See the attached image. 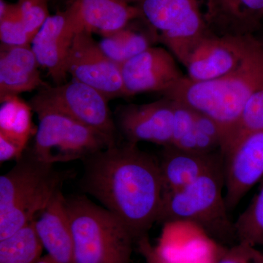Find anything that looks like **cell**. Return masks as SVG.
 Here are the masks:
<instances>
[{
    "label": "cell",
    "mask_w": 263,
    "mask_h": 263,
    "mask_svg": "<svg viewBox=\"0 0 263 263\" xmlns=\"http://www.w3.org/2000/svg\"><path fill=\"white\" fill-rule=\"evenodd\" d=\"M81 187L122 221L137 241L158 220L163 185L159 161L125 141L82 160Z\"/></svg>",
    "instance_id": "1"
},
{
    "label": "cell",
    "mask_w": 263,
    "mask_h": 263,
    "mask_svg": "<svg viewBox=\"0 0 263 263\" xmlns=\"http://www.w3.org/2000/svg\"><path fill=\"white\" fill-rule=\"evenodd\" d=\"M262 89L263 41L253 35L234 70L203 82H195L185 76L164 97L214 119L222 132V148L247 102Z\"/></svg>",
    "instance_id": "2"
},
{
    "label": "cell",
    "mask_w": 263,
    "mask_h": 263,
    "mask_svg": "<svg viewBox=\"0 0 263 263\" xmlns=\"http://www.w3.org/2000/svg\"><path fill=\"white\" fill-rule=\"evenodd\" d=\"M63 181L53 164L38 160L27 148L0 177V240L32 222Z\"/></svg>",
    "instance_id": "3"
},
{
    "label": "cell",
    "mask_w": 263,
    "mask_h": 263,
    "mask_svg": "<svg viewBox=\"0 0 263 263\" xmlns=\"http://www.w3.org/2000/svg\"><path fill=\"white\" fill-rule=\"evenodd\" d=\"M72 238V263H130L136 238L122 221L84 195L66 198Z\"/></svg>",
    "instance_id": "4"
},
{
    "label": "cell",
    "mask_w": 263,
    "mask_h": 263,
    "mask_svg": "<svg viewBox=\"0 0 263 263\" xmlns=\"http://www.w3.org/2000/svg\"><path fill=\"white\" fill-rule=\"evenodd\" d=\"M224 187L223 166L184 187L163 193L157 221H189L200 227L213 239L237 241L234 222L230 221L223 195Z\"/></svg>",
    "instance_id": "5"
},
{
    "label": "cell",
    "mask_w": 263,
    "mask_h": 263,
    "mask_svg": "<svg viewBox=\"0 0 263 263\" xmlns=\"http://www.w3.org/2000/svg\"><path fill=\"white\" fill-rule=\"evenodd\" d=\"M141 20L184 65L197 43L209 34L202 0H136Z\"/></svg>",
    "instance_id": "6"
},
{
    "label": "cell",
    "mask_w": 263,
    "mask_h": 263,
    "mask_svg": "<svg viewBox=\"0 0 263 263\" xmlns=\"http://www.w3.org/2000/svg\"><path fill=\"white\" fill-rule=\"evenodd\" d=\"M36 114L37 132L32 146L27 148L45 163L84 160L117 143L65 114L53 110H41Z\"/></svg>",
    "instance_id": "7"
},
{
    "label": "cell",
    "mask_w": 263,
    "mask_h": 263,
    "mask_svg": "<svg viewBox=\"0 0 263 263\" xmlns=\"http://www.w3.org/2000/svg\"><path fill=\"white\" fill-rule=\"evenodd\" d=\"M108 103L101 93L73 79L40 89L29 102L34 113L53 110L65 114L117 142V125Z\"/></svg>",
    "instance_id": "8"
},
{
    "label": "cell",
    "mask_w": 263,
    "mask_h": 263,
    "mask_svg": "<svg viewBox=\"0 0 263 263\" xmlns=\"http://www.w3.org/2000/svg\"><path fill=\"white\" fill-rule=\"evenodd\" d=\"M136 245L147 263H216L224 249L200 227L184 221L165 223L156 247L147 235Z\"/></svg>",
    "instance_id": "9"
},
{
    "label": "cell",
    "mask_w": 263,
    "mask_h": 263,
    "mask_svg": "<svg viewBox=\"0 0 263 263\" xmlns=\"http://www.w3.org/2000/svg\"><path fill=\"white\" fill-rule=\"evenodd\" d=\"M67 72L72 79L93 88L107 100L127 97L121 70L88 31H79L72 43Z\"/></svg>",
    "instance_id": "10"
},
{
    "label": "cell",
    "mask_w": 263,
    "mask_h": 263,
    "mask_svg": "<svg viewBox=\"0 0 263 263\" xmlns=\"http://www.w3.org/2000/svg\"><path fill=\"white\" fill-rule=\"evenodd\" d=\"M81 30L75 8L68 3L65 10L48 17L31 42L40 67L47 71L57 85L65 83L69 54L76 34Z\"/></svg>",
    "instance_id": "11"
},
{
    "label": "cell",
    "mask_w": 263,
    "mask_h": 263,
    "mask_svg": "<svg viewBox=\"0 0 263 263\" xmlns=\"http://www.w3.org/2000/svg\"><path fill=\"white\" fill-rule=\"evenodd\" d=\"M253 35L218 36L209 33L189 54L184 65L186 77L203 82L230 73L243 60Z\"/></svg>",
    "instance_id": "12"
},
{
    "label": "cell",
    "mask_w": 263,
    "mask_h": 263,
    "mask_svg": "<svg viewBox=\"0 0 263 263\" xmlns=\"http://www.w3.org/2000/svg\"><path fill=\"white\" fill-rule=\"evenodd\" d=\"M174 117V101L164 97L150 103L121 107L115 123L126 141L136 144L148 142L166 147L172 144Z\"/></svg>",
    "instance_id": "13"
},
{
    "label": "cell",
    "mask_w": 263,
    "mask_h": 263,
    "mask_svg": "<svg viewBox=\"0 0 263 263\" xmlns=\"http://www.w3.org/2000/svg\"><path fill=\"white\" fill-rule=\"evenodd\" d=\"M169 50L152 46L121 66L127 97L141 93L166 94L184 75Z\"/></svg>",
    "instance_id": "14"
},
{
    "label": "cell",
    "mask_w": 263,
    "mask_h": 263,
    "mask_svg": "<svg viewBox=\"0 0 263 263\" xmlns=\"http://www.w3.org/2000/svg\"><path fill=\"white\" fill-rule=\"evenodd\" d=\"M224 174V199L230 212L263 178V130L245 137L227 153Z\"/></svg>",
    "instance_id": "15"
},
{
    "label": "cell",
    "mask_w": 263,
    "mask_h": 263,
    "mask_svg": "<svg viewBox=\"0 0 263 263\" xmlns=\"http://www.w3.org/2000/svg\"><path fill=\"white\" fill-rule=\"evenodd\" d=\"M204 18L211 34H254L263 18V0H202Z\"/></svg>",
    "instance_id": "16"
},
{
    "label": "cell",
    "mask_w": 263,
    "mask_h": 263,
    "mask_svg": "<svg viewBox=\"0 0 263 263\" xmlns=\"http://www.w3.org/2000/svg\"><path fill=\"white\" fill-rule=\"evenodd\" d=\"M43 249L55 262L72 263L73 238L66 197L57 190L47 205L33 219Z\"/></svg>",
    "instance_id": "17"
},
{
    "label": "cell",
    "mask_w": 263,
    "mask_h": 263,
    "mask_svg": "<svg viewBox=\"0 0 263 263\" xmlns=\"http://www.w3.org/2000/svg\"><path fill=\"white\" fill-rule=\"evenodd\" d=\"M163 185V193L176 191L187 186L200 176L224 166L220 152L200 154L164 147L159 161Z\"/></svg>",
    "instance_id": "18"
},
{
    "label": "cell",
    "mask_w": 263,
    "mask_h": 263,
    "mask_svg": "<svg viewBox=\"0 0 263 263\" xmlns=\"http://www.w3.org/2000/svg\"><path fill=\"white\" fill-rule=\"evenodd\" d=\"M84 30L103 37L127 27L141 18L133 0H70Z\"/></svg>",
    "instance_id": "19"
},
{
    "label": "cell",
    "mask_w": 263,
    "mask_h": 263,
    "mask_svg": "<svg viewBox=\"0 0 263 263\" xmlns=\"http://www.w3.org/2000/svg\"><path fill=\"white\" fill-rule=\"evenodd\" d=\"M40 65L30 46L0 50V100L41 89L48 85L41 79Z\"/></svg>",
    "instance_id": "20"
},
{
    "label": "cell",
    "mask_w": 263,
    "mask_h": 263,
    "mask_svg": "<svg viewBox=\"0 0 263 263\" xmlns=\"http://www.w3.org/2000/svg\"><path fill=\"white\" fill-rule=\"evenodd\" d=\"M133 22L124 28L103 37L99 43L104 53L119 66L152 47L153 43L157 41L148 27L146 30L137 29L132 26Z\"/></svg>",
    "instance_id": "21"
},
{
    "label": "cell",
    "mask_w": 263,
    "mask_h": 263,
    "mask_svg": "<svg viewBox=\"0 0 263 263\" xmlns=\"http://www.w3.org/2000/svg\"><path fill=\"white\" fill-rule=\"evenodd\" d=\"M0 100V135L27 148L31 137L37 132L33 124L30 105L18 95H10Z\"/></svg>",
    "instance_id": "22"
},
{
    "label": "cell",
    "mask_w": 263,
    "mask_h": 263,
    "mask_svg": "<svg viewBox=\"0 0 263 263\" xmlns=\"http://www.w3.org/2000/svg\"><path fill=\"white\" fill-rule=\"evenodd\" d=\"M43 249L32 221L0 240V263H37L42 257Z\"/></svg>",
    "instance_id": "23"
},
{
    "label": "cell",
    "mask_w": 263,
    "mask_h": 263,
    "mask_svg": "<svg viewBox=\"0 0 263 263\" xmlns=\"http://www.w3.org/2000/svg\"><path fill=\"white\" fill-rule=\"evenodd\" d=\"M258 192L234 222L237 243L263 247V178Z\"/></svg>",
    "instance_id": "24"
},
{
    "label": "cell",
    "mask_w": 263,
    "mask_h": 263,
    "mask_svg": "<svg viewBox=\"0 0 263 263\" xmlns=\"http://www.w3.org/2000/svg\"><path fill=\"white\" fill-rule=\"evenodd\" d=\"M261 130H263V89L256 91L246 103L221 148L223 157L245 137Z\"/></svg>",
    "instance_id": "25"
},
{
    "label": "cell",
    "mask_w": 263,
    "mask_h": 263,
    "mask_svg": "<svg viewBox=\"0 0 263 263\" xmlns=\"http://www.w3.org/2000/svg\"><path fill=\"white\" fill-rule=\"evenodd\" d=\"M0 40L5 47L30 46L32 40L19 16L16 4L0 0Z\"/></svg>",
    "instance_id": "26"
},
{
    "label": "cell",
    "mask_w": 263,
    "mask_h": 263,
    "mask_svg": "<svg viewBox=\"0 0 263 263\" xmlns=\"http://www.w3.org/2000/svg\"><path fill=\"white\" fill-rule=\"evenodd\" d=\"M174 101V127L171 146L179 149L194 152V129L196 111L187 105Z\"/></svg>",
    "instance_id": "27"
},
{
    "label": "cell",
    "mask_w": 263,
    "mask_h": 263,
    "mask_svg": "<svg viewBox=\"0 0 263 263\" xmlns=\"http://www.w3.org/2000/svg\"><path fill=\"white\" fill-rule=\"evenodd\" d=\"M15 4L21 20L32 41L50 16L48 0H18Z\"/></svg>",
    "instance_id": "28"
},
{
    "label": "cell",
    "mask_w": 263,
    "mask_h": 263,
    "mask_svg": "<svg viewBox=\"0 0 263 263\" xmlns=\"http://www.w3.org/2000/svg\"><path fill=\"white\" fill-rule=\"evenodd\" d=\"M216 263H260V251L245 243H236L223 249Z\"/></svg>",
    "instance_id": "29"
},
{
    "label": "cell",
    "mask_w": 263,
    "mask_h": 263,
    "mask_svg": "<svg viewBox=\"0 0 263 263\" xmlns=\"http://www.w3.org/2000/svg\"><path fill=\"white\" fill-rule=\"evenodd\" d=\"M26 147L8 137L0 135V162L17 161L23 155Z\"/></svg>",
    "instance_id": "30"
},
{
    "label": "cell",
    "mask_w": 263,
    "mask_h": 263,
    "mask_svg": "<svg viewBox=\"0 0 263 263\" xmlns=\"http://www.w3.org/2000/svg\"><path fill=\"white\" fill-rule=\"evenodd\" d=\"M52 262H53V259L48 254H46L44 257H41L37 263H52Z\"/></svg>",
    "instance_id": "31"
},
{
    "label": "cell",
    "mask_w": 263,
    "mask_h": 263,
    "mask_svg": "<svg viewBox=\"0 0 263 263\" xmlns=\"http://www.w3.org/2000/svg\"><path fill=\"white\" fill-rule=\"evenodd\" d=\"M260 263H263V252H260Z\"/></svg>",
    "instance_id": "32"
},
{
    "label": "cell",
    "mask_w": 263,
    "mask_h": 263,
    "mask_svg": "<svg viewBox=\"0 0 263 263\" xmlns=\"http://www.w3.org/2000/svg\"><path fill=\"white\" fill-rule=\"evenodd\" d=\"M133 2H134L135 3H136V0H133Z\"/></svg>",
    "instance_id": "33"
}]
</instances>
